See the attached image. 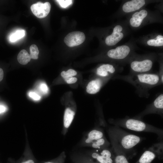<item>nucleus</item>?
I'll use <instances>...</instances> for the list:
<instances>
[{
	"mask_svg": "<svg viewBox=\"0 0 163 163\" xmlns=\"http://www.w3.org/2000/svg\"><path fill=\"white\" fill-rule=\"evenodd\" d=\"M111 123L114 126L137 132H144L154 133L159 139L163 138L162 129L155 127L136 118H126L113 120Z\"/></svg>",
	"mask_w": 163,
	"mask_h": 163,
	"instance_id": "1",
	"label": "nucleus"
},
{
	"mask_svg": "<svg viewBox=\"0 0 163 163\" xmlns=\"http://www.w3.org/2000/svg\"><path fill=\"white\" fill-rule=\"evenodd\" d=\"M108 131L115 138L125 154L133 150L143 139L141 137L123 131L116 126L110 127Z\"/></svg>",
	"mask_w": 163,
	"mask_h": 163,
	"instance_id": "2",
	"label": "nucleus"
},
{
	"mask_svg": "<svg viewBox=\"0 0 163 163\" xmlns=\"http://www.w3.org/2000/svg\"><path fill=\"white\" fill-rule=\"evenodd\" d=\"M87 156L96 163H115L112 148L95 149L90 152Z\"/></svg>",
	"mask_w": 163,
	"mask_h": 163,
	"instance_id": "3",
	"label": "nucleus"
},
{
	"mask_svg": "<svg viewBox=\"0 0 163 163\" xmlns=\"http://www.w3.org/2000/svg\"><path fill=\"white\" fill-rule=\"evenodd\" d=\"M133 83H137L142 87L150 88L154 87L160 82L159 75L155 74L142 73L136 74L133 76Z\"/></svg>",
	"mask_w": 163,
	"mask_h": 163,
	"instance_id": "4",
	"label": "nucleus"
},
{
	"mask_svg": "<svg viewBox=\"0 0 163 163\" xmlns=\"http://www.w3.org/2000/svg\"><path fill=\"white\" fill-rule=\"evenodd\" d=\"M162 143L155 144L145 151L142 154L136 163H151L157 155L162 152Z\"/></svg>",
	"mask_w": 163,
	"mask_h": 163,
	"instance_id": "5",
	"label": "nucleus"
},
{
	"mask_svg": "<svg viewBox=\"0 0 163 163\" xmlns=\"http://www.w3.org/2000/svg\"><path fill=\"white\" fill-rule=\"evenodd\" d=\"M108 133L114 155L115 163H129L126 154L115 138L109 131Z\"/></svg>",
	"mask_w": 163,
	"mask_h": 163,
	"instance_id": "6",
	"label": "nucleus"
},
{
	"mask_svg": "<svg viewBox=\"0 0 163 163\" xmlns=\"http://www.w3.org/2000/svg\"><path fill=\"white\" fill-rule=\"evenodd\" d=\"M163 111V94L159 95L153 102L148 106L138 117L137 119L146 114L156 113L162 115Z\"/></svg>",
	"mask_w": 163,
	"mask_h": 163,
	"instance_id": "7",
	"label": "nucleus"
},
{
	"mask_svg": "<svg viewBox=\"0 0 163 163\" xmlns=\"http://www.w3.org/2000/svg\"><path fill=\"white\" fill-rule=\"evenodd\" d=\"M51 5L48 2L43 3L38 2L33 4L30 7L33 14L39 18H43L46 17L49 13Z\"/></svg>",
	"mask_w": 163,
	"mask_h": 163,
	"instance_id": "8",
	"label": "nucleus"
},
{
	"mask_svg": "<svg viewBox=\"0 0 163 163\" xmlns=\"http://www.w3.org/2000/svg\"><path fill=\"white\" fill-rule=\"evenodd\" d=\"M85 39V36L83 32L73 31L69 33L65 37L64 42L68 46L73 47L82 43Z\"/></svg>",
	"mask_w": 163,
	"mask_h": 163,
	"instance_id": "9",
	"label": "nucleus"
},
{
	"mask_svg": "<svg viewBox=\"0 0 163 163\" xmlns=\"http://www.w3.org/2000/svg\"><path fill=\"white\" fill-rule=\"evenodd\" d=\"M152 65L153 62L151 60L145 59L133 61L130 64V67L133 71L138 74L145 73L151 69Z\"/></svg>",
	"mask_w": 163,
	"mask_h": 163,
	"instance_id": "10",
	"label": "nucleus"
},
{
	"mask_svg": "<svg viewBox=\"0 0 163 163\" xmlns=\"http://www.w3.org/2000/svg\"><path fill=\"white\" fill-rule=\"evenodd\" d=\"M130 52L129 47L125 45L117 47L109 50L107 53L108 56L115 59H122L126 58Z\"/></svg>",
	"mask_w": 163,
	"mask_h": 163,
	"instance_id": "11",
	"label": "nucleus"
},
{
	"mask_svg": "<svg viewBox=\"0 0 163 163\" xmlns=\"http://www.w3.org/2000/svg\"><path fill=\"white\" fill-rule=\"evenodd\" d=\"M123 30L122 27L117 25L114 27L112 34L107 36L105 39V43L108 46L116 45L123 37V34L121 32Z\"/></svg>",
	"mask_w": 163,
	"mask_h": 163,
	"instance_id": "12",
	"label": "nucleus"
},
{
	"mask_svg": "<svg viewBox=\"0 0 163 163\" xmlns=\"http://www.w3.org/2000/svg\"><path fill=\"white\" fill-rule=\"evenodd\" d=\"M145 4L144 0H133L125 3L123 6L122 9L125 12H131L139 9Z\"/></svg>",
	"mask_w": 163,
	"mask_h": 163,
	"instance_id": "13",
	"label": "nucleus"
},
{
	"mask_svg": "<svg viewBox=\"0 0 163 163\" xmlns=\"http://www.w3.org/2000/svg\"><path fill=\"white\" fill-rule=\"evenodd\" d=\"M148 14L147 11L142 10L139 12H136L133 14L132 17L130 20L131 25L133 27H138L139 26L143 20Z\"/></svg>",
	"mask_w": 163,
	"mask_h": 163,
	"instance_id": "14",
	"label": "nucleus"
},
{
	"mask_svg": "<svg viewBox=\"0 0 163 163\" xmlns=\"http://www.w3.org/2000/svg\"><path fill=\"white\" fill-rule=\"evenodd\" d=\"M102 131L100 129H94L88 134L87 137L85 141V143L90 145L94 141L104 137Z\"/></svg>",
	"mask_w": 163,
	"mask_h": 163,
	"instance_id": "15",
	"label": "nucleus"
},
{
	"mask_svg": "<svg viewBox=\"0 0 163 163\" xmlns=\"http://www.w3.org/2000/svg\"><path fill=\"white\" fill-rule=\"evenodd\" d=\"M116 72L114 66L111 64H103L98 68L97 69V74L102 77H106L109 74H113Z\"/></svg>",
	"mask_w": 163,
	"mask_h": 163,
	"instance_id": "16",
	"label": "nucleus"
},
{
	"mask_svg": "<svg viewBox=\"0 0 163 163\" xmlns=\"http://www.w3.org/2000/svg\"><path fill=\"white\" fill-rule=\"evenodd\" d=\"M102 84V81L100 79L92 80L88 84L86 87V91L90 94H95L100 91Z\"/></svg>",
	"mask_w": 163,
	"mask_h": 163,
	"instance_id": "17",
	"label": "nucleus"
},
{
	"mask_svg": "<svg viewBox=\"0 0 163 163\" xmlns=\"http://www.w3.org/2000/svg\"><path fill=\"white\" fill-rule=\"evenodd\" d=\"M75 114L74 112L69 108L65 110L64 118L63 125L65 128H68L72 123Z\"/></svg>",
	"mask_w": 163,
	"mask_h": 163,
	"instance_id": "18",
	"label": "nucleus"
},
{
	"mask_svg": "<svg viewBox=\"0 0 163 163\" xmlns=\"http://www.w3.org/2000/svg\"><path fill=\"white\" fill-rule=\"evenodd\" d=\"M110 143L104 136L95 140L90 145L96 149H101L108 147Z\"/></svg>",
	"mask_w": 163,
	"mask_h": 163,
	"instance_id": "19",
	"label": "nucleus"
},
{
	"mask_svg": "<svg viewBox=\"0 0 163 163\" xmlns=\"http://www.w3.org/2000/svg\"><path fill=\"white\" fill-rule=\"evenodd\" d=\"M31 59L30 55L24 49L21 50L17 56L18 62L23 65L27 64L30 61Z\"/></svg>",
	"mask_w": 163,
	"mask_h": 163,
	"instance_id": "20",
	"label": "nucleus"
},
{
	"mask_svg": "<svg viewBox=\"0 0 163 163\" xmlns=\"http://www.w3.org/2000/svg\"><path fill=\"white\" fill-rule=\"evenodd\" d=\"M147 43L150 46H162L163 45V36L161 35H158L155 38L148 40Z\"/></svg>",
	"mask_w": 163,
	"mask_h": 163,
	"instance_id": "21",
	"label": "nucleus"
},
{
	"mask_svg": "<svg viewBox=\"0 0 163 163\" xmlns=\"http://www.w3.org/2000/svg\"><path fill=\"white\" fill-rule=\"evenodd\" d=\"M25 35V31L23 30H19L12 33L10 37V40L11 42H15L23 37Z\"/></svg>",
	"mask_w": 163,
	"mask_h": 163,
	"instance_id": "22",
	"label": "nucleus"
},
{
	"mask_svg": "<svg viewBox=\"0 0 163 163\" xmlns=\"http://www.w3.org/2000/svg\"><path fill=\"white\" fill-rule=\"evenodd\" d=\"M74 162L75 163H96L86 156H78L72 158Z\"/></svg>",
	"mask_w": 163,
	"mask_h": 163,
	"instance_id": "23",
	"label": "nucleus"
},
{
	"mask_svg": "<svg viewBox=\"0 0 163 163\" xmlns=\"http://www.w3.org/2000/svg\"><path fill=\"white\" fill-rule=\"evenodd\" d=\"M30 55L31 58L34 59H37L39 52L37 46L35 44H32L30 46Z\"/></svg>",
	"mask_w": 163,
	"mask_h": 163,
	"instance_id": "24",
	"label": "nucleus"
},
{
	"mask_svg": "<svg viewBox=\"0 0 163 163\" xmlns=\"http://www.w3.org/2000/svg\"><path fill=\"white\" fill-rule=\"evenodd\" d=\"M77 74L76 72L72 69H69L66 72L63 71L61 73V76L64 80L72 77Z\"/></svg>",
	"mask_w": 163,
	"mask_h": 163,
	"instance_id": "25",
	"label": "nucleus"
},
{
	"mask_svg": "<svg viewBox=\"0 0 163 163\" xmlns=\"http://www.w3.org/2000/svg\"><path fill=\"white\" fill-rule=\"evenodd\" d=\"M62 8H66L72 3L71 0H56Z\"/></svg>",
	"mask_w": 163,
	"mask_h": 163,
	"instance_id": "26",
	"label": "nucleus"
},
{
	"mask_svg": "<svg viewBox=\"0 0 163 163\" xmlns=\"http://www.w3.org/2000/svg\"><path fill=\"white\" fill-rule=\"evenodd\" d=\"M29 96L34 100H39L40 98V97L35 92H30L29 93Z\"/></svg>",
	"mask_w": 163,
	"mask_h": 163,
	"instance_id": "27",
	"label": "nucleus"
},
{
	"mask_svg": "<svg viewBox=\"0 0 163 163\" xmlns=\"http://www.w3.org/2000/svg\"><path fill=\"white\" fill-rule=\"evenodd\" d=\"M65 158V155H62L58 159V160L56 161V162H55L53 161H46L44 163H64Z\"/></svg>",
	"mask_w": 163,
	"mask_h": 163,
	"instance_id": "28",
	"label": "nucleus"
},
{
	"mask_svg": "<svg viewBox=\"0 0 163 163\" xmlns=\"http://www.w3.org/2000/svg\"><path fill=\"white\" fill-rule=\"evenodd\" d=\"M68 84H72L75 83L77 80L76 77H72L65 80Z\"/></svg>",
	"mask_w": 163,
	"mask_h": 163,
	"instance_id": "29",
	"label": "nucleus"
},
{
	"mask_svg": "<svg viewBox=\"0 0 163 163\" xmlns=\"http://www.w3.org/2000/svg\"><path fill=\"white\" fill-rule=\"evenodd\" d=\"M40 89L41 91L44 93H47L48 91V88L46 85L43 83L40 86Z\"/></svg>",
	"mask_w": 163,
	"mask_h": 163,
	"instance_id": "30",
	"label": "nucleus"
},
{
	"mask_svg": "<svg viewBox=\"0 0 163 163\" xmlns=\"http://www.w3.org/2000/svg\"><path fill=\"white\" fill-rule=\"evenodd\" d=\"M4 76V72L2 69L0 68V82L3 79Z\"/></svg>",
	"mask_w": 163,
	"mask_h": 163,
	"instance_id": "31",
	"label": "nucleus"
},
{
	"mask_svg": "<svg viewBox=\"0 0 163 163\" xmlns=\"http://www.w3.org/2000/svg\"><path fill=\"white\" fill-rule=\"evenodd\" d=\"M5 110V108L3 106L0 105V113L3 112Z\"/></svg>",
	"mask_w": 163,
	"mask_h": 163,
	"instance_id": "32",
	"label": "nucleus"
},
{
	"mask_svg": "<svg viewBox=\"0 0 163 163\" xmlns=\"http://www.w3.org/2000/svg\"><path fill=\"white\" fill-rule=\"evenodd\" d=\"M21 163H35L34 161L32 160L29 159Z\"/></svg>",
	"mask_w": 163,
	"mask_h": 163,
	"instance_id": "33",
	"label": "nucleus"
},
{
	"mask_svg": "<svg viewBox=\"0 0 163 163\" xmlns=\"http://www.w3.org/2000/svg\"></svg>",
	"mask_w": 163,
	"mask_h": 163,
	"instance_id": "34",
	"label": "nucleus"
}]
</instances>
